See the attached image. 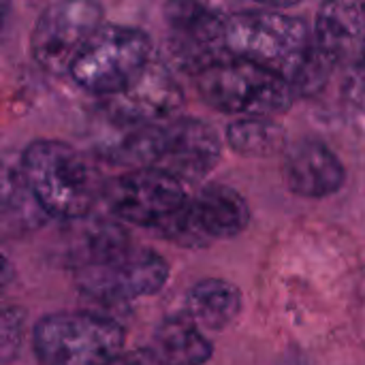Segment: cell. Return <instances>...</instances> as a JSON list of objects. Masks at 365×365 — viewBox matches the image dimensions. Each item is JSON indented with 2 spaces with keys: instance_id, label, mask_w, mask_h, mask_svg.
<instances>
[{
  "instance_id": "cell-24",
  "label": "cell",
  "mask_w": 365,
  "mask_h": 365,
  "mask_svg": "<svg viewBox=\"0 0 365 365\" xmlns=\"http://www.w3.org/2000/svg\"><path fill=\"white\" fill-rule=\"evenodd\" d=\"M109 365H139V361L135 359V355H133V353H128V355H124V353H122L118 359H113Z\"/></svg>"
},
{
  "instance_id": "cell-2",
  "label": "cell",
  "mask_w": 365,
  "mask_h": 365,
  "mask_svg": "<svg viewBox=\"0 0 365 365\" xmlns=\"http://www.w3.org/2000/svg\"><path fill=\"white\" fill-rule=\"evenodd\" d=\"M201 98L216 111L233 115H278L297 98L289 79L261 64L225 56L195 73Z\"/></svg>"
},
{
  "instance_id": "cell-19",
  "label": "cell",
  "mask_w": 365,
  "mask_h": 365,
  "mask_svg": "<svg viewBox=\"0 0 365 365\" xmlns=\"http://www.w3.org/2000/svg\"><path fill=\"white\" fill-rule=\"evenodd\" d=\"M28 314L19 306H6L0 310V365L11 364L26 340Z\"/></svg>"
},
{
  "instance_id": "cell-13",
  "label": "cell",
  "mask_w": 365,
  "mask_h": 365,
  "mask_svg": "<svg viewBox=\"0 0 365 365\" xmlns=\"http://www.w3.org/2000/svg\"><path fill=\"white\" fill-rule=\"evenodd\" d=\"M282 173L289 190L306 199H323L346 182V169L338 154L319 139H304L284 150Z\"/></svg>"
},
{
  "instance_id": "cell-15",
  "label": "cell",
  "mask_w": 365,
  "mask_h": 365,
  "mask_svg": "<svg viewBox=\"0 0 365 365\" xmlns=\"http://www.w3.org/2000/svg\"><path fill=\"white\" fill-rule=\"evenodd\" d=\"M133 355L139 365H203L212 357V344L186 314L163 321Z\"/></svg>"
},
{
  "instance_id": "cell-4",
  "label": "cell",
  "mask_w": 365,
  "mask_h": 365,
  "mask_svg": "<svg viewBox=\"0 0 365 365\" xmlns=\"http://www.w3.org/2000/svg\"><path fill=\"white\" fill-rule=\"evenodd\" d=\"M124 327L94 312L47 314L32 331L41 365H109L124 353Z\"/></svg>"
},
{
  "instance_id": "cell-10",
  "label": "cell",
  "mask_w": 365,
  "mask_h": 365,
  "mask_svg": "<svg viewBox=\"0 0 365 365\" xmlns=\"http://www.w3.org/2000/svg\"><path fill=\"white\" fill-rule=\"evenodd\" d=\"M225 19L212 0H167L165 21L173 60L195 75L225 58Z\"/></svg>"
},
{
  "instance_id": "cell-18",
  "label": "cell",
  "mask_w": 365,
  "mask_h": 365,
  "mask_svg": "<svg viewBox=\"0 0 365 365\" xmlns=\"http://www.w3.org/2000/svg\"><path fill=\"white\" fill-rule=\"evenodd\" d=\"M128 246L130 237L122 225H115L111 220H92L77 235L73 248V263L77 269L90 267L122 252Z\"/></svg>"
},
{
  "instance_id": "cell-6",
  "label": "cell",
  "mask_w": 365,
  "mask_h": 365,
  "mask_svg": "<svg viewBox=\"0 0 365 365\" xmlns=\"http://www.w3.org/2000/svg\"><path fill=\"white\" fill-rule=\"evenodd\" d=\"M250 222L246 199L227 184H207L171 214L156 231L184 248H201L214 240H231Z\"/></svg>"
},
{
  "instance_id": "cell-23",
  "label": "cell",
  "mask_w": 365,
  "mask_h": 365,
  "mask_svg": "<svg viewBox=\"0 0 365 365\" xmlns=\"http://www.w3.org/2000/svg\"><path fill=\"white\" fill-rule=\"evenodd\" d=\"M265 6H272V9H287V6H295L304 0H257Z\"/></svg>"
},
{
  "instance_id": "cell-5",
  "label": "cell",
  "mask_w": 365,
  "mask_h": 365,
  "mask_svg": "<svg viewBox=\"0 0 365 365\" xmlns=\"http://www.w3.org/2000/svg\"><path fill=\"white\" fill-rule=\"evenodd\" d=\"M152 58V41L145 30L101 24L77 53L68 75L81 90L105 98L130 86Z\"/></svg>"
},
{
  "instance_id": "cell-9",
  "label": "cell",
  "mask_w": 365,
  "mask_h": 365,
  "mask_svg": "<svg viewBox=\"0 0 365 365\" xmlns=\"http://www.w3.org/2000/svg\"><path fill=\"white\" fill-rule=\"evenodd\" d=\"M107 210L122 222L156 229L186 197L184 184L156 167H139L109 180L101 190Z\"/></svg>"
},
{
  "instance_id": "cell-12",
  "label": "cell",
  "mask_w": 365,
  "mask_h": 365,
  "mask_svg": "<svg viewBox=\"0 0 365 365\" xmlns=\"http://www.w3.org/2000/svg\"><path fill=\"white\" fill-rule=\"evenodd\" d=\"M105 115L120 128L160 124L171 120L184 103V92L173 73L156 58L118 94L103 98Z\"/></svg>"
},
{
  "instance_id": "cell-16",
  "label": "cell",
  "mask_w": 365,
  "mask_h": 365,
  "mask_svg": "<svg viewBox=\"0 0 365 365\" xmlns=\"http://www.w3.org/2000/svg\"><path fill=\"white\" fill-rule=\"evenodd\" d=\"M186 306L190 321L199 329L222 331L240 317L242 293L227 280L207 278L190 289Z\"/></svg>"
},
{
  "instance_id": "cell-7",
  "label": "cell",
  "mask_w": 365,
  "mask_h": 365,
  "mask_svg": "<svg viewBox=\"0 0 365 365\" xmlns=\"http://www.w3.org/2000/svg\"><path fill=\"white\" fill-rule=\"evenodd\" d=\"M105 9L96 0H58L49 4L30 34L34 62L51 75H66L81 47L96 32Z\"/></svg>"
},
{
  "instance_id": "cell-1",
  "label": "cell",
  "mask_w": 365,
  "mask_h": 365,
  "mask_svg": "<svg viewBox=\"0 0 365 365\" xmlns=\"http://www.w3.org/2000/svg\"><path fill=\"white\" fill-rule=\"evenodd\" d=\"M21 173L34 203L62 220L86 218L103 190L83 154L58 139L32 141L21 154Z\"/></svg>"
},
{
  "instance_id": "cell-22",
  "label": "cell",
  "mask_w": 365,
  "mask_h": 365,
  "mask_svg": "<svg viewBox=\"0 0 365 365\" xmlns=\"http://www.w3.org/2000/svg\"><path fill=\"white\" fill-rule=\"evenodd\" d=\"M13 280H15V267L4 255H0V295L13 284Z\"/></svg>"
},
{
  "instance_id": "cell-11",
  "label": "cell",
  "mask_w": 365,
  "mask_h": 365,
  "mask_svg": "<svg viewBox=\"0 0 365 365\" xmlns=\"http://www.w3.org/2000/svg\"><path fill=\"white\" fill-rule=\"evenodd\" d=\"M222 143L214 126L199 118H171L158 126V152L154 167L178 182L195 184L214 171Z\"/></svg>"
},
{
  "instance_id": "cell-25",
  "label": "cell",
  "mask_w": 365,
  "mask_h": 365,
  "mask_svg": "<svg viewBox=\"0 0 365 365\" xmlns=\"http://www.w3.org/2000/svg\"><path fill=\"white\" fill-rule=\"evenodd\" d=\"M6 11H9V0H0V30H2V26H4Z\"/></svg>"
},
{
  "instance_id": "cell-20",
  "label": "cell",
  "mask_w": 365,
  "mask_h": 365,
  "mask_svg": "<svg viewBox=\"0 0 365 365\" xmlns=\"http://www.w3.org/2000/svg\"><path fill=\"white\" fill-rule=\"evenodd\" d=\"M26 195H30V190L21 173V163L15 165L0 158V216L17 210Z\"/></svg>"
},
{
  "instance_id": "cell-8",
  "label": "cell",
  "mask_w": 365,
  "mask_h": 365,
  "mask_svg": "<svg viewBox=\"0 0 365 365\" xmlns=\"http://www.w3.org/2000/svg\"><path fill=\"white\" fill-rule=\"evenodd\" d=\"M169 278V263L150 248L128 246L122 252L77 269L81 293L101 304H126L158 293Z\"/></svg>"
},
{
  "instance_id": "cell-3",
  "label": "cell",
  "mask_w": 365,
  "mask_h": 365,
  "mask_svg": "<svg viewBox=\"0 0 365 365\" xmlns=\"http://www.w3.org/2000/svg\"><path fill=\"white\" fill-rule=\"evenodd\" d=\"M310 41L308 24L280 11H240L225 19L227 56L261 64L287 79L302 64Z\"/></svg>"
},
{
  "instance_id": "cell-17",
  "label": "cell",
  "mask_w": 365,
  "mask_h": 365,
  "mask_svg": "<svg viewBox=\"0 0 365 365\" xmlns=\"http://www.w3.org/2000/svg\"><path fill=\"white\" fill-rule=\"evenodd\" d=\"M287 130L267 115H248L227 126V143L242 156H276L284 150Z\"/></svg>"
},
{
  "instance_id": "cell-14",
  "label": "cell",
  "mask_w": 365,
  "mask_h": 365,
  "mask_svg": "<svg viewBox=\"0 0 365 365\" xmlns=\"http://www.w3.org/2000/svg\"><path fill=\"white\" fill-rule=\"evenodd\" d=\"M365 38V0H325L317 13L312 51L338 68L349 64Z\"/></svg>"
},
{
  "instance_id": "cell-21",
  "label": "cell",
  "mask_w": 365,
  "mask_h": 365,
  "mask_svg": "<svg viewBox=\"0 0 365 365\" xmlns=\"http://www.w3.org/2000/svg\"><path fill=\"white\" fill-rule=\"evenodd\" d=\"M344 94H346L349 105L365 118V38L359 51L355 53V58L349 62Z\"/></svg>"
}]
</instances>
